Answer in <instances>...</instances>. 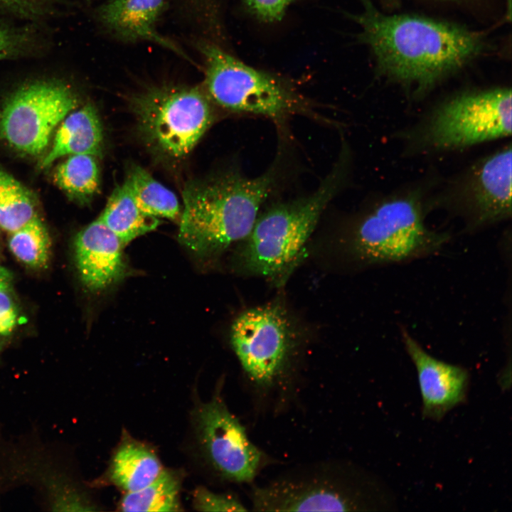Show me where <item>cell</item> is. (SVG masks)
I'll use <instances>...</instances> for the list:
<instances>
[{
  "label": "cell",
  "instance_id": "e0dca14e",
  "mask_svg": "<svg viewBox=\"0 0 512 512\" xmlns=\"http://www.w3.org/2000/svg\"><path fill=\"white\" fill-rule=\"evenodd\" d=\"M61 122L50 151L39 164L41 169L65 156L87 154L97 156L101 153L103 129L94 106L87 104L72 111Z\"/></svg>",
  "mask_w": 512,
  "mask_h": 512
},
{
  "label": "cell",
  "instance_id": "603a6c76",
  "mask_svg": "<svg viewBox=\"0 0 512 512\" xmlns=\"http://www.w3.org/2000/svg\"><path fill=\"white\" fill-rule=\"evenodd\" d=\"M36 215L30 192L11 175L0 170V227L11 233Z\"/></svg>",
  "mask_w": 512,
  "mask_h": 512
},
{
  "label": "cell",
  "instance_id": "ac0fdd59",
  "mask_svg": "<svg viewBox=\"0 0 512 512\" xmlns=\"http://www.w3.org/2000/svg\"><path fill=\"white\" fill-rule=\"evenodd\" d=\"M163 469L152 449L142 442L126 437L114 454L108 474L112 484L129 493L150 484Z\"/></svg>",
  "mask_w": 512,
  "mask_h": 512
},
{
  "label": "cell",
  "instance_id": "9c48e42d",
  "mask_svg": "<svg viewBox=\"0 0 512 512\" xmlns=\"http://www.w3.org/2000/svg\"><path fill=\"white\" fill-rule=\"evenodd\" d=\"M78 102L74 90L63 82L44 80L25 84L0 108V137L19 151L38 154Z\"/></svg>",
  "mask_w": 512,
  "mask_h": 512
},
{
  "label": "cell",
  "instance_id": "6da1fadb",
  "mask_svg": "<svg viewBox=\"0 0 512 512\" xmlns=\"http://www.w3.org/2000/svg\"><path fill=\"white\" fill-rule=\"evenodd\" d=\"M355 18L361 40L388 76L426 89L481 50L479 34L461 27L406 15H386L369 1Z\"/></svg>",
  "mask_w": 512,
  "mask_h": 512
},
{
  "label": "cell",
  "instance_id": "7402d4cb",
  "mask_svg": "<svg viewBox=\"0 0 512 512\" xmlns=\"http://www.w3.org/2000/svg\"><path fill=\"white\" fill-rule=\"evenodd\" d=\"M95 157L87 154L69 156L56 168L55 182L78 200H89L97 192L100 186V171Z\"/></svg>",
  "mask_w": 512,
  "mask_h": 512
},
{
  "label": "cell",
  "instance_id": "7a4b0ae2",
  "mask_svg": "<svg viewBox=\"0 0 512 512\" xmlns=\"http://www.w3.org/2000/svg\"><path fill=\"white\" fill-rule=\"evenodd\" d=\"M274 182L273 169L253 178L231 171L188 182L178 240L199 256H210L245 239Z\"/></svg>",
  "mask_w": 512,
  "mask_h": 512
},
{
  "label": "cell",
  "instance_id": "8fae6325",
  "mask_svg": "<svg viewBox=\"0 0 512 512\" xmlns=\"http://www.w3.org/2000/svg\"><path fill=\"white\" fill-rule=\"evenodd\" d=\"M28 484L51 511H95L59 462L39 444L0 442V486Z\"/></svg>",
  "mask_w": 512,
  "mask_h": 512
},
{
  "label": "cell",
  "instance_id": "4fadbf2b",
  "mask_svg": "<svg viewBox=\"0 0 512 512\" xmlns=\"http://www.w3.org/2000/svg\"><path fill=\"white\" fill-rule=\"evenodd\" d=\"M511 144L479 160L458 188V212L465 228L475 231L511 218Z\"/></svg>",
  "mask_w": 512,
  "mask_h": 512
},
{
  "label": "cell",
  "instance_id": "9a60e30c",
  "mask_svg": "<svg viewBox=\"0 0 512 512\" xmlns=\"http://www.w3.org/2000/svg\"><path fill=\"white\" fill-rule=\"evenodd\" d=\"M74 246L81 282L89 290H105L124 277V245L99 218L77 234Z\"/></svg>",
  "mask_w": 512,
  "mask_h": 512
},
{
  "label": "cell",
  "instance_id": "d6986e66",
  "mask_svg": "<svg viewBox=\"0 0 512 512\" xmlns=\"http://www.w3.org/2000/svg\"><path fill=\"white\" fill-rule=\"evenodd\" d=\"M99 218L124 246L160 223L158 218L140 210L126 180L114 189Z\"/></svg>",
  "mask_w": 512,
  "mask_h": 512
},
{
  "label": "cell",
  "instance_id": "7c38bea8",
  "mask_svg": "<svg viewBox=\"0 0 512 512\" xmlns=\"http://www.w3.org/2000/svg\"><path fill=\"white\" fill-rule=\"evenodd\" d=\"M195 417L201 443L215 469L233 482L252 481L262 465V453L220 395L201 404Z\"/></svg>",
  "mask_w": 512,
  "mask_h": 512
},
{
  "label": "cell",
  "instance_id": "3957f363",
  "mask_svg": "<svg viewBox=\"0 0 512 512\" xmlns=\"http://www.w3.org/2000/svg\"><path fill=\"white\" fill-rule=\"evenodd\" d=\"M428 210L417 191L382 197L354 224L349 240L352 255L360 264L373 267L409 262L438 252L451 236L427 225Z\"/></svg>",
  "mask_w": 512,
  "mask_h": 512
},
{
  "label": "cell",
  "instance_id": "44dd1931",
  "mask_svg": "<svg viewBox=\"0 0 512 512\" xmlns=\"http://www.w3.org/2000/svg\"><path fill=\"white\" fill-rule=\"evenodd\" d=\"M181 478L176 472L163 469L159 476L144 488L126 493L119 502L122 511H181Z\"/></svg>",
  "mask_w": 512,
  "mask_h": 512
},
{
  "label": "cell",
  "instance_id": "f1b7e54d",
  "mask_svg": "<svg viewBox=\"0 0 512 512\" xmlns=\"http://www.w3.org/2000/svg\"><path fill=\"white\" fill-rule=\"evenodd\" d=\"M8 287H0V335L10 334L18 321L16 306L9 294Z\"/></svg>",
  "mask_w": 512,
  "mask_h": 512
},
{
  "label": "cell",
  "instance_id": "5bb4252c",
  "mask_svg": "<svg viewBox=\"0 0 512 512\" xmlns=\"http://www.w3.org/2000/svg\"><path fill=\"white\" fill-rule=\"evenodd\" d=\"M404 348L413 363L422 398V415L440 421L452 409L466 402L470 385L469 370L439 360L427 352L418 341L400 327Z\"/></svg>",
  "mask_w": 512,
  "mask_h": 512
},
{
  "label": "cell",
  "instance_id": "484cf974",
  "mask_svg": "<svg viewBox=\"0 0 512 512\" xmlns=\"http://www.w3.org/2000/svg\"><path fill=\"white\" fill-rule=\"evenodd\" d=\"M29 41L26 33L0 25V60L23 55L28 48Z\"/></svg>",
  "mask_w": 512,
  "mask_h": 512
},
{
  "label": "cell",
  "instance_id": "d4e9b609",
  "mask_svg": "<svg viewBox=\"0 0 512 512\" xmlns=\"http://www.w3.org/2000/svg\"><path fill=\"white\" fill-rule=\"evenodd\" d=\"M193 507L200 511H245L247 509L236 497L198 487L193 494Z\"/></svg>",
  "mask_w": 512,
  "mask_h": 512
},
{
  "label": "cell",
  "instance_id": "2e32d148",
  "mask_svg": "<svg viewBox=\"0 0 512 512\" xmlns=\"http://www.w3.org/2000/svg\"><path fill=\"white\" fill-rule=\"evenodd\" d=\"M164 5V0H109L97 14L102 24L120 38L151 41L183 55L174 43L156 31Z\"/></svg>",
  "mask_w": 512,
  "mask_h": 512
},
{
  "label": "cell",
  "instance_id": "4316f807",
  "mask_svg": "<svg viewBox=\"0 0 512 512\" xmlns=\"http://www.w3.org/2000/svg\"><path fill=\"white\" fill-rule=\"evenodd\" d=\"M51 0H0V11L28 18L45 15L50 9Z\"/></svg>",
  "mask_w": 512,
  "mask_h": 512
},
{
  "label": "cell",
  "instance_id": "277c9868",
  "mask_svg": "<svg viewBox=\"0 0 512 512\" xmlns=\"http://www.w3.org/2000/svg\"><path fill=\"white\" fill-rule=\"evenodd\" d=\"M252 500L255 510L262 511H382L391 509L393 502L368 474L329 466L291 473L255 488Z\"/></svg>",
  "mask_w": 512,
  "mask_h": 512
},
{
  "label": "cell",
  "instance_id": "cb8c5ba5",
  "mask_svg": "<svg viewBox=\"0 0 512 512\" xmlns=\"http://www.w3.org/2000/svg\"><path fill=\"white\" fill-rule=\"evenodd\" d=\"M9 234V249L19 261L32 268L46 266L50 257V239L38 215Z\"/></svg>",
  "mask_w": 512,
  "mask_h": 512
},
{
  "label": "cell",
  "instance_id": "83f0119b",
  "mask_svg": "<svg viewBox=\"0 0 512 512\" xmlns=\"http://www.w3.org/2000/svg\"><path fill=\"white\" fill-rule=\"evenodd\" d=\"M295 0H245L250 11L260 20L274 22L281 20L288 6Z\"/></svg>",
  "mask_w": 512,
  "mask_h": 512
},
{
  "label": "cell",
  "instance_id": "8992f818",
  "mask_svg": "<svg viewBox=\"0 0 512 512\" xmlns=\"http://www.w3.org/2000/svg\"><path fill=\"white\" fill-rule=\"evenodd\" d=\"M211 102L198 87L161 85L134 96L132 108L148 147L175 160L187 156L210 127Z\"/></svg>",
  "mask_w": 512,
  "mask_h": 512
},
{
  "label": "cell",
  "instance_id": "ffe728a7",
  "mask_svg": "<svg viewBox=\"0 0 512 512\" xmlns=\"http://www.w3.org/2000/svg\"><path fill=\"white\" fill-rule=\"evenodd\" d=\"M125 180L143 213L171 220L180 218V205L176 195L144 168L132 165Z\"/></svg>",
  "mask_w": 512,
  "mask_h": 512
},
{
  "label": "cell",
  "instance_id": "30bf717a",
  "mask_svg": "<svg viewBox=\"0 0 512 512\" xmlns=\"http://www.w3.org/2000/svg\"><path fill=\"white\" fill-rule=\"evenodd\" d=\"M287 321L274 306L252 308L233 322L230 341L250 383L269 390L281 383L290 349Z\"/></svg>",
  "mask_w": 512,
  "mask_h": 512
},
{
  "label": "cell",
  "instance_id": "ba28073f",
  "mask_svg": "<svg viewBox=\"0 0 512 512\" xmlns=\"http://www.w3.org/2000/svg\"><path fill=\"white\" fill-rule=\"evenodd\" d=\"M511 90L466 92L435 108L421 137L437 151L460 149L511 134Z\"/></svg>",
  "mask_w": 512,
  "mask_h": 512
},
{
  "label": "cell",
  "instance_id": "f546056e",
  "mask_svg": "<svg viewBox=\"0 0 512 512\" xmlns=\"http://www.w3.org/2000/svg\"><path fill=\"white\" fill-rule=\"evenodd\" d=\"M11 279V272L7 269L0 265V287H10Z\"/></svg>",
  "mask_w": 512,
  "mask_h": 512
},
{
  "label": "cell",
  "instance_id": "52a82bcc",
  "mask_svg": "<svg viewBox=\"0 0 512 512\" xmlns=\"http://www.w3.org/2000/svg\"><path fill=\"white\" fill-rule=\"evenodd\" d=\"M206 61L205 91L228 110L282 119L306 112L302 100L283 81L255 69L208 43L199 44Z\"/></svg>",
  "mask_w": 512,
  "mask_h": 512
},
{
  "label": "cell",
  "instance_id": "5b68a950",
  "mask_svg": "<svg viewBox=\"0 0 512 512\" xmlns=\"http://www.w3.org/2000/svg\"><path fill=\"white\" fill-rule=\"evenodd\" d=\"M339 159L317 189L307 197L274 205L258 215L245 239V267L250 273L275 277L297 259L324 209L339 191L346 158Z\"/></svg>",
  "mask_w": 512,
  "mask_h": 512
}]
</instances>
